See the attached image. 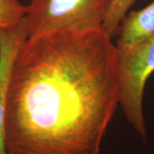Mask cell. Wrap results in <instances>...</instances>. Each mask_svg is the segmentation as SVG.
Instances as JSON below:
<instances>
[{
  "mask_svg": "<svg viewBox=\"0 0 154 154\" xmlns=\"http://www.w3.org/2000/svg\"><path fill=\"white\" fill-rule=\"evenodd\" d=\"M119 93L117 50L102 29L28 36L6 90L8 154H99Z\"/></svg>",
  "mask_w": 154,
  "mask_h": 154,
  "instance_id": "1",
  "label": "cell"
},
{
  "mask_svg": "<svg viewBox=\"0 0 154 154\" xmlns=\"http://www.w3.org/2000/svg\"><path fill=\"white\" fill-rule=\"evenodd\" d=\"M111 0H30L26 6L28 36L102 29Z\"/></svg>",
  "mask_w": 154,
  "mask_h": 154,
  "instance_id": "2",
  "label": "cell"
},
{
  "mask_svg": "<svg viewBox=\"0 0 154 154\" xmlns=\"http://www.w3.org/2000/svg\"><path fill=\"white\" fill-rule=\"evenodd\" d=\"M117 50V49H116ZM119 104L135 131L143 139L147 134L143 111L145 87L154 73V35L127 48L117 50Z\"/></svg>",
  "mask_w": 154,
  "mask_h": 154,
  "instance_id": "3",
  "label": "cell"
},
{
  "mask_svg": "<svg viewBox=\"0 0 154 154\" xmlns=\"http://www.w3.org/2000/svg\"><path fill=\"white\" fill-rule=\"evenodd\" d=\"M28 36L24 17L15 26L0 29V154H8L5 138V96L10 73L17 49Z\"/></svg>",
  "mask_w": 154,
  "mask_h": 154,
  "instance_id": "4",
  "label": "cell"
},
{
  "mask_svg": "<svg viewBox=\"0 0 154 154\" xmlns=\"http://www.w3.org/2000/svg\"><path fill=\"white\" fill-rule=\"evenodd\" d=\"M117 50L127 48L154 35V0L139 11L128 12L117 29Z\"/></svg>",
  "mask_w": 154,
  "mask_h": 154,
  "instance_id": "5",
  "label": "cell"
},
{
  "mask_svg": "<svg viewBox=\"0 0 154 154\" xmlns=\"http://www.w3.org/2000/svg\"><path fill=\"white\" fill-rule=\"evenodd\" d=\"M136 0H111L110 8L102 25V30L112 38L116 33L119 24Z\"/></svg>",
  "mask_w": 154,
  "mask_h": 154,
  "instance_id": "6",
  "label": "cell"
},
{
  "mask_svg": "<svg viewBox=\"0 0 154 154\" xmlns=\"http://www.w3.org/2000/svg\"><path fill=\"white\" fill-rule=\"evenodd\" d=\"M26 15V6L18 0H0V29L15 26Z\"/></svg>",
  "mask_w": 154,
  "mask_h": 154,
  "instance_id": "7",
  "label": "cell"
}]
</instances>
